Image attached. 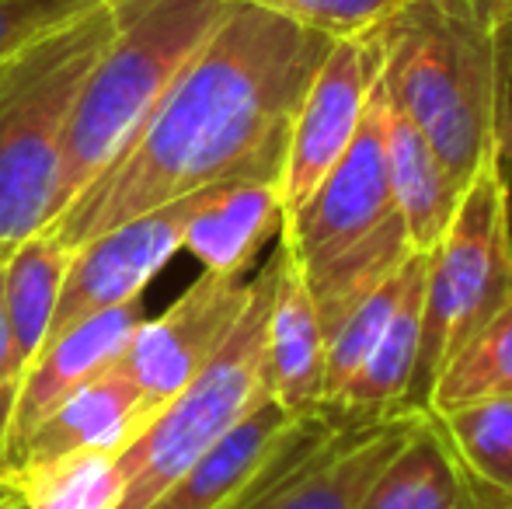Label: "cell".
<instances>
[{"instance_id":"obj_25","label":"cell","mask_w":512,"mask_h":509,"mask_svg":"<svg viewBox=\"0 0 512 509\" xmlns=\"http://www.w3.org/2000/svg\"><path fill=\"white\" fill-rule=\"evenodd\" d=\"M0 387H21V374L14 367V349H11V325H7V311H4V265H0Z\"/></svg>"},{"instance_id":"obj_19","label":"cell","mask_w":512,"mask_h":509,"mask_svg":"<svg viewBox=\"0 0 512 509\" xmlns=\"http://www.w3.org/2000/svg\"><path fill=\"white\" fill-rule=\"evenodd\" d=\"M356 509H474V496L432 415L380 468Z\"/></svg>"},{"instance_id":"obj_29","label":"cell","mask_w":512,"mask_h":509,"mask_svg":"<svg viewBox=\"0 0 512 509\" xmlns=\"http://www.w3.org/2000/svg\"><path fill=\"white\" fill-rule=\"evenodd\" d=\"M502 509H512V503H509V506H502Z\"/></svg>"},{"instance_id":"obj_28","label":"cell","mask_w":512,"mask_h":509,"mask_svg":"<svg viewBox=\"0 0 512 509\" xmlns=\"http://www.w3.org/2000/svg\"><path fill=\"white\" fill-rule=\"evenodd\" d=\"M11 509H21V503H18V506H11Z\"/></svg>"},{"instance_id":"obj_2","label":"cell","mask_w":512,"mask_h":509,"mask_svg":"<svg viewBox=\"0 0 512 509\" xmlns=\"http://www.w3.org/2000/svg\"><path fill=\"white\" fill-rule=\"evenodd\" d=\"M380 88L464 189L512 109V0H401L377 25Z\"/></svg>"},{"instance_id":"obj_10","label":"cell","mask_w":512,"mask_h":509,"mask_svg":"<svg viewBox=\"0 0 512 509\" xmlns=\"http://www.w3.org/2000/svg\"><path fill=\"white\" fill-rule=\"evenodd\" d=\"M251 276L255 272H203L168 311L143 318L112 370L168 405L234 332L251 297Z\"/></svg>"},{"instance_id":"obj_11","label":"cell","mask_w":512,"mask_h":509,"mask_svg":"<svg viewBox=\"0 0 512 509\" xmlns=\"http://www.w3.org/2000/svg\"><path fill=\"white\" fill-rule=\"evenodd\" d=\"M422 419L425 412L401 408L380 419L342 422L321 447L279 471L241 509H356Z\"/></svg>"},{"instance_id":"obj_23","label":"cell","mask_w":512,"mask_h":509,"mask_svg":"<svg viewBox=\"0 0 512 509\" xmlns=\"http://www.w3.org/2000/svg\"><path fill=\"white\" fill-rule=\"evenodd\" d=\"M244 4L283 14L328 39H349V35L373 32L380 21L398 11L401 0H244Z\"/></svg>"},{"instance_id":"obj_5","label":"cell","mask_w":512,"mask_h":509,"mask_svg":"<svg viewBox=\"0 0 512 509\" xmlns=\"http://www.w3.org/2000/svg\"><path fill=\"white\" fill-rule=\"evenodd\" d=\"M115 28L119 7L105 0L0 63V248L14 252L53 220L63 129Z\"/></svg>"},{"instance_id":"obj_9","label":"cell","mask_w":512,"mask_h":509,"mask_svg":"<svg viewBox=\"0 0 512 509\" xmlns=\"http://www.w3.org/2000/svg\"><path fill=\"white\" fill-rule=\"evenodd\" d=\"M213 189H220V185H213ZM213 189H199L168 206H157L143 217L126 220L108 234L84 241L70 258L67 276H63L46 342L74 328L77 321L105 311V307L140 297L150 286V279L182 252L185 227H189L192 213L213 196Z\"/></svg>"},{"instance_id":"obj_16","label":"cell","mask_w":512,"mask_h":509,"mask_svg":"<svg viewBox=\"0 0 512 509\" xmlns=\"http://www.w3.org/2000/svg\"><path fill=\"white\" fill-rule=\"evenodd\" d=\"M387 182H391V199L405 224L408 245L415 252H432L464 189L450 178L422 129L391 102H387Z\"/></svg>"},{"instance_id":"obj_22","label":"cell","mask_w":512,"mask_h":509,"mask_svg":"<svg viewBox=\"0 0 512 509\" xmlns=\"http://www.w3.org/2000/svg\"><path fill=\"white\" fill-rule=\"evenodd\" d=\"M21 509H115L122 475L115 454H74L46 468L11 475Z\"/></svg>"},{"instance_id":"obj_27","label":"cell","mask_w":512,"mask_h":509,"mask_svg":"<svg viewBox=\"0 0 512 509\" xmlns=\"http://www.w3.org/2000/svg\"><path fill=\"white\" fill-rule=\"evenodd\" d=\"M7 255H11V248H0V265L7 262Z\"/></svg>"},{"instance_id":"obj_14","label":"cell","mask_w":512,"mask_h":509,"mask_svg":"<svg viewBox=\"0 0 512 509\" xmlns=\"http://www.w3.org/2000/svg\"><path fill=\"white\" fill-rule=\"evenodd\" d=\"M276 279L265 318V387L279 408L304 419L324 412V328L300 265L276 238Z\"/></svg>"},{"instance_id":"obj_26","label":"cell","mask_w":512,"mask_h":509,"mask_svg":"<svg viewBox=\"0 0 512 509\" xmlns=\"http://www.w3.org/2000/svg\"><path fill=\"white\" fill-rule=\"evenodd\" d=\"M499 154H502V161H512V109L502 116V126H499Z\"/></svg>"},{"instance_id":"obj_21","label":"cell","mask_w":512,"mask_h":509,"mask_svg":"<svg viewBox=\"0 0 512 509\" xmlns=\"http://www.w3.org/2000/svg\"><path fill=\"white\" fill-rule=\"evenodd\" d=\"M425 265V252H411L401 269L394 276H387L380 286H373L342 321L328 335V349H324V412L338 401V394L345 391V384L352 381V374L359 370V363L366 360V353L373 349V342L380 339L387 318L394 314V307L401 304L411 279L418 276V269Z\"/></svg>"},{"instance_id":"obj_1","label":"cell","mask_w":512,"mask_h":509,"mask_svg":"<svg viewBox=\"0 0 512 509\" xmlns=\"http://www.w3.org/2000/svg\"><path fill=\"white\" fill-rule=\"evenodd\" d=\"M331 42L283 14L230 0L143 133L46 231L77 252L84 241L199 189L279 185L293 116Z\"/></svg>"},{"instance_id":"obj_24","label":"cell","mask_w":512,"mask_h":509,"mask_svg":"<svg viewBox=\"0 0 512 509\" xmlns=\"http://www.w3.org/2000/svg\"><path fill=\"white\" fill-rule=\"evenodd\" d=\"M105 0H0V63L39 46Z\"/></svg>"},{"instance_id":"obj_4","label":"cell","mask_w":512,"mask_h":509,"mask_svg":"<svg viewBox=\"0 0 512 509\" xmlns=\"http://www.w3.org/2000/svg\"><path fill=\"white\" fill-rule=\"evenodd\" d=\"M279 241L290 248L314 297L324 346L338 321L415 252L387 182V102L380 81L349 150L286 217Z\"/></svg>"},{"instance_id":"obj_18","label":"cell","mask_w":512,"mask_h":509,"mask_svg":"<svg viewBox=\"0 0 512 509\" xmlns=\"http://www.w3.org/2000/svg\"><path fill=\"white\" fill-rule=\"evenodd\" d=\"M474 496V509L512 503V394L432 415Z\"/></svg>"},{"instance_id":"obj_3","label":"cell","mask_w":512,"mask_h":509,"mask_svg":"<svg viewBox=\"0 0 512 509\" xmlns=\"http://www.w3.org/2000/svg\"><path fill=\"white\" fill-rule=\"evenodd\" d=\"M115 7L119 28L84 77L63 129L53 220L143 133L230 0H115Z\"/></svg>"},{"instance_id":"obj_12","label":"cell","mask_w":512,"mask_h":509,"mask_svg":"<svg viewBox=\"0 0 512 509\" xmlns=\"http://www.w3.org/2000/svg\"><path fill=\"white\" fill-rule=\"evenodd\" d=\"M147 318L143 300H126V304L105 307V311L91 314V318L77 321L74 328L60 332L39 349L32 363H28L25 377L18 387V401H14V419L11 433L4 443V457H0V475L11 468L18 457L21 443L28 440L35 426L60 405L67 394H74L91 377L105 374L115 360L122 356L126 342Z\"/></svg>"},{"instance_id":"obj_20","label":"cell","mask_w":512,"mask_h":509,"mask_svg":"<svg viewBox=\"0 0 512 509\" xmlns=\"http://www.w3.org/2000/svg\"><path fill=\"white\" fill-rule=\"evenodd\" d=\"M512 394V297L453 356L436 377L425 401V415L460 408L467 401Z\"/></svg>"},{"instance_id":"obj_8","label":"cell","mask_w":512,"mask_h":509,"mask_svg":"<svg viewBox=\"0 0 512 509\" xmlns=\"http://www.w3.org/2000/svg\"><path fill=\"white\" fill-rule=\"evenodd\" d=\"M380 81V35L377 28L349 39H335L328 56L317 67L314 81L304 91L293 116L290 143H286L279 199L290 217L317 189L324 175L349 150L352 136L363 123L370 98Z\"/></svg>"},{"instance_id":"obj_15","label":"cell","mask_w":512,"mask_h":509,"mask_svg":"<svg viewBox=\"0 0 512 509\" xmlns=\"http://www.w3.org/2000/svg\"><path fill=\"white\" fill-rule=\"evenodd\" d=\"M283 224L286 210L276 182L220 185L192 213L182 248L203 262V272L237 276L251 272L258 252L279 238Z\"/></svg>"},{"instance_id":"obj_13","label":"cell","mask_w":512,"mask_h":509,"mask_svg":"<svg viewBox=\"0 0 512 509\" xmlns=\"http://www.w3.org/2000/svg\"><path fill=\"white\" fill-rule=\"evenodd\" d=\"M161 408V401L150 398L133 381H126L119 370L108 367L105 374L91 377L74 394H67L28 433L4 478L18 475V471L46 468V464L74 454L119 457L129 443H136L147 433V426L161 415Z\"/></svg>"},{"instance_id":"obj_6","label":"cell","mask_w":512,"mask_h":509,"mask_svg":"<svg viewBox=\"0 0 512 509\" xmlns=\"http://www.w3.org/2000/svg\"><path fill=\"white\" fill-rule=\"evenodd\" d=\"M502 154L488 157L464 185L443 238L425 252L422 349L408 408L425 401L443 367L512 297V196Z\"/></svg>"},{"instance_id":"obj_17","label":"cell","mask_w":512,"mask_h":509,"mask_svg":"<svg viewBox=\"0 0 512 509\" xmlns=\"http://www.w3.org/2000/svg\"><path fill=\"white\" fill-rule=\"evenodd\" d=\"M70 258H74V248L63 245L53 231H39L14 245L4 262V311L11 325L14 367L21 377L46 346Z\"/></svg>"},{"instance_id":"obj_7","label":"cell","mask_w":512,"mask_h":509,"mask_svg":"<svg viewBox=\"0 0 512 509\" xmlns=\"http://www.w3.org/2000/svg\"><path fill=\"white\" fill-rule=\"evenodd\" d=\"M276 262L251 276V297L216 356L161 408L147 433L129 443L115 461L122 475V499L115 509H147L161 499L199 457L237 426L265 387V318H269Z\"/></svg>"}]
</instances>
